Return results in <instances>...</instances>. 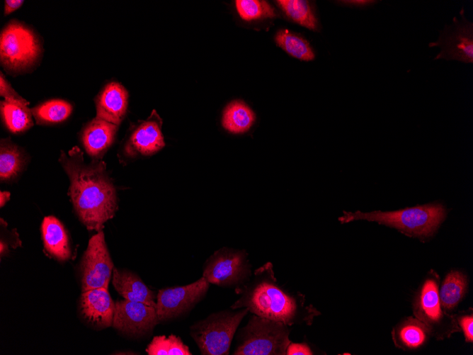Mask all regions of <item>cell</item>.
<instances>
[{
  "label": "cell",
  "mask_w": 473,
  "mask_h": 355,
  "mask_svg": "<svg viewBox=\"0 0 473 355\" xmlns=\"http://www.w3.org/2000/svg\"><path fill=\"white\" fill-rule=\"evenodd\" d=\"M1 113L6 126L12 133L23 132L33 125L31 110L20 102L1 101Z\"/></svg>",
  "instance_id": "20"
},
{
  "label": "cell",
  "mask_w": 473,
  "mask_h": 355,
  "mask_svg": "<svg viewBox=\"0 0 473 355\" xmlns=\"http://www.w3.org/2000/svg\"><path fill=\"white\" fill-rule=\"evenodd\" d=\"M114 269L102 230L89 241L80 265L82 291L108 288Z\"/></svg>",
  "instance_id": "10"
},
{
  "label": "cell",
  "mask_w": 473,
  "mask_h": 355,
  "mask_svg": "<svg viewBox=\"0 0 473 355\" xmlns=\"http://www.w3.org/2000/svg\"><path fill=\"white\" fill-rule=\"evenodd\" d=\"M0 94L4 98V100L20 102L27 106L29 104L28 101L14 91L1 72L0 73Z\"/></svg>",
  "instance_id": "29"
},
{
  "label": "cell",
  "mask_w": 473,
  "mask_h": 355,
  "mask_svg": "<svg viewBox=\"0 0 473 355\" xmlns=\"http://www.w3.org/2000/svg\"><path fill=\"white\" fill-rule=\"evenodd\" d=\"M210 283L202 276L193 283L162 288L156 296L158 320L164 322L190 312L206 295Z\"/></svg>",
  "instance_id": "8"
},
{
  "label": "cell",
  "mask_w": 473,
  "mask_h": 355,
  "mask_svg": "<svg viewBox=\"0 0 473 355\" xmlns=\"http://www.w3.org/2000/svg\"><path fill=\"white\" fill-rule=\"evenodd\" d=\"M345 4H353L357 6H367L375 3V1H344Z\"/></svg>",
  "instance_id": "33"
},
{
  "label": "cell",
  "mask_w": 473,
  "mask_h": 355,
  "mask_svg": "<svg viewBox=\"0 0 473 355\" xmlns=\"http://www.w3.org/2000/svg\"><path fill=\"white\" fill-rule=\"evenodd\" d=\"M41 50L36 34L18 21L10 22L1 33V63L6 71L20 72L32 67Z\"/></svg>",
  "instance_id": "6"
},
{
  "label": "cell",
  "mask_w": 473,
  "mask_h": 355,
  "mask_svg": "<svg viewBox=\"0 0 473 355\" xmlns=\"http://www.w3.org/2000/svg\"><path fill=\"white\" fill-rule=\"evenodd\" d=\"M146 351L149 355H192L188 346L175 334L154 337Z\"/></svg>",
  "instance_id": "27"
},
{
  "label": "cell",
  "mask_w": 473,
  "mask_h": 355,
  "mask_svg": "<svg viewBox=\"0 0 473 355\" xmlns=\"http://www.w3.org/2000/svg\"><path fill=\"white\" fill-rule=\"evenodd\" d=\"M275 40L287 53L300 60L311 61L315 57L309 42L288 30H280L275 36Z\"/></svg>",
  "instance_id": "23"
},
{
  "label": "cell",
  "mask_w": 473,
  "mask_h": 355,
  "mask_svg": "<svg viewBox=\"0 0 473 355\" xmlns=\"http://www.w3.org/2000/svg\"><path fill=\"white\" fill-rule=\"evenodd\" d=\"M25 163L21 149L9 138L1 139L0 144V178L7 181L16 177Z\"/></svg>",
  "instance_id": "21"
},
{
  "label": "cell",
  "mask_w": 473,
  "mask_h": 355,
  "mask_svg": "<svg viewBox=\"0 0 473 355\" xmlns=\"http://www.w3.org/2000/svg\"><path fill=\"white\" fill-rule=\"evenodd\" d=\"M11 194L8 191H1L0 193V205L3 207L4 205L10 199Z\"/></svg>",
  "instance_id": "34"
},
{
  "label": "cell",
  "mask_w": 473,
  "mask_h": 355,
  "mask_svg": "<svg viewBox=\"0 0 473 355\" xmlns=\"http://www.w3.org/2000/svg\"><path fill=\"white\" fill-rule=\"evenodd\" d=\"M23 0H6L4 1V15L7 16L21 6Z\"/></svg>",
  "instance_id": "32"
},
{
  "label": "cell",
  "mask_w": 473,
  "mask_h": 355,
  "mask_svg": "<svg viewBox=\"0 0 473 355\" xmlns=\"http://www.w3.org/2000/svg\"><path fill=\"white\" fill-rule=\"evenodd\" d=\"M115 303L108 288H98L82 291L81 312L86 320L95 326L106 328L113 325Z\"/></svg>",
  "instance_id": "13"
},
{
  "label": "cell",
  "mask_w": 473,
  "mask_h": 355,
  "mask_svg": "<svg viewBox=\"0 0 473 355\" xmlns=\"http://www.w3.org/2000/svg\"><path fill=\"white\" fill-rule=\"evenodd\" d=\"M292 327L252 314L236 334L234 355H285Z\"/></svg>",
  "instance_id": "4"
},
{
  "label": "cell",
  "mask_w": 473,
  "mask_h": 355,
  "mask_svg": "<svg viewBox=\"0 0 473 355\" xmlns=\"http://www.w3.org/2000/svg\"><path fill=\"white\" fill-rule=\"evenodd\" d=\"M203 276L210 284L236 288L247 282L251 275V264L245 250L222 247L205 261Z\"/></svg>",
  "instance_id": "7"
},
{
  "label": "cell",
  "mask_w": 473,
  "mask_h": 355,
  "mask_svg": "<svg viewBox=\"0 0 473 355\" xmlns=\"http://www.w3.org/2000/svg\"><path fill=\"white\" fill-rule=\"evenodd\" d=\"M234 291L239 298L232 310L247 308L252 314L290 327L311 325L320 315L312 304L306 303L304 294L278 283L271 262L255 269L250 279Z\"/></svg>",
  "instance_id": "2"
},
{
  "label": "cell",
  "mask_w": 473,
  "mask_h": 355,
  "mask_svg": "<svg viewBox=\"0 0 473 355\" xmlns=\"http://www.w3.org/2000/svg\"><path fill=\"white\" fill-rule=\"evenodd\" d=\"M72 111V105L61 99L49 100L31 109L36 123L40 125L62 122Z\"/></svg>",
  "instance_id": "22"
},
{
  "label": "cell",
  "mask_w": 473,
  "mask_h": 355,
  "mask_svg": "<svg viewBox=\"0 0 473 355\" xmlns=\"http://www.w3.org/2000/svg\"><path fill=\"white\" fill-rule=\"evenodd\" d=\"M440 305L437 282L428 278L416 298L414 312L429 331L439 329L445 321L447 315L443 312Z\"/></svg>",
  "instance_id": "14"
},
{
  "label": "cell",
  "mask_w": 473,
  "mask_h": 355,
  "mask_svg": "<svg viewBox=\"0 0 473 355\" xmlns=\"http://www.w3.org/2000/svg\"><path fill=\"white\" fill-rule=\"evenodd\" d=\"M460 324L464 332L466 340L472 342L473 341V317L472 315H466L460 320Z\"/></svg>",
  "instance_id": "31"
},
{
  "label": "cell",
  "mask_w": 473,
  "mask_h": 355,
  "mask_svg": "<svg viewBox=\"0 0 473 355\" xmlns=\"http://www.w3.org/2000/svg\"><path fill=\"white\" fill-rule=\"evenodd\" d=\"M112 283L123 299L140 302L156 308L155 297L152 291L135 273L114 268Z\"/></svg>",
  "instance_id": "17"
},
{
  "label": "cell",
  "mask_w": 473,
  "mask_h": 355,
  "mask_svg": "<svg viewBox=\"0 0 473 355\" xmlns=\"http://www.w3.org/2000/svg\"><path fill=\"white\" fill-rule=\"evenodd\" d=\"M255 119V113L244 102L234 101L225 107L222 124L227 131L240 134L249 130Z\"/></svg>",
  "instance_id": "19"
},
{
  "label": "cell",
  "mask_w": 473,
  "mask_h": 355,
  "mask_svg": "<svg viewBox=\"0 0 473 355\" xmlns=\"http://www.w3.org/2000/svg\"><path fill=\"white\" fill-rule=\"evenodd\" d=\"M464 13L462 8L460 18L454 17L450 24H446L440 30L438 39L428 44L430 47H438L440 49L434 60L473 63V23L467 20Z\"/></svg>",
  "instance_id": "9"
},
{
  "label": "cell",
  "mask_w": 473,
  "mask_h": 355,
  "mask_svg": "<svg viewBox=\"0 0 473 355\" xmlns=\"http://www.w3.org/2000/svg\"><path fill=\"white\" fill-rule=\"evenodd\" d=\"M162 120L156 112L136 125L131 130L123 146V154L128 158L149 156L155 154L164 145L161 133Z\"/></svg>",
  "instance_id": "12"
},
{
  "label": "cell",
  "mask_w": 473,
  "mask_h": 355,
  "mask_svg": "<svg viewBox=\"0 0 473 355\" xmlns=\"http://www.w3.org/2000/svg\"><path fill=\"white\" fill-rule=\"evenodd\" d=\"M96 118L119 125L126 113L128 92L120 83L107 84L96 98Z\"/></svg>",
  "instance_id": "15"
},
{
  "label": "cell",
  "mask_w": 473,
  "mask_h": 355,
  "mask_svg": "<svg viewBox=\"0 0 473 355\" xmlns=\"http://www.w3.org/2000/svg\"><path fill=\"white\" fill-rule=\"evenodd\" d=\"M247 308L224 310L209 315L190 327V334L202 355H227Z\"/></svg>",
  "instance_id": "5"
},
{
  "label": "cell",
  "mask_w": 473,
  "mask_h": 355,
  "mask_svg": "<svg viewBox=\"0 0 473 355\" xmlns=\"http://www.w3.org/2000/svg\"><path fill=\"white\" fill-rule=\"evenodd\" d=\"M235 5L239 16L246 21L273 18L276 15L273 7L266 1L236 0Z\"/></svg>",
  "instance_id": "28"
},
{
  "label": "cell",
  "mask_w": 473,
  "mask_h": 355,
  "mask_svg": "<svg viewBox=\"0 0 473 355\" xmlns=\"http://www.w3.org/2000/svg\"><path fill=\"white\" fill-rule=\"evenodd\" d=\"M118 126L94 118L84 128L81 139L86 152L92 157L100 159L114 141Z\"/></svg>",
  "instance_id": "16"
},
{
  "label": "cell",
  "mask_w": 473,
  "mask_h": 355,
  "mask_svg": "<svg viewBox=\"0 0 473 355\" xmlns=\"http://www.w3.org/2000/svg\"><path fill=\"white\" fill-rule=\"evenodd\" d=\"M467 286L465 276L458 271H451L445 278L439 297L445 309H453L462 298Z\"/></svg>",
  "instance_id": "25"
},
{
  "label": "cell",
  "mask_w": 473,
  "mask_h": 355,
  "mask_svg": "<svg viewBox=\"0 0 473 355\" xmlns=\"http://www.w3.org/2000/svg\"><path fill=\"white\" fill-rule=\"evenodd\" d=\"M276 2L290 19L312 30H317V19L309 1L303 0H278Z\"/></svg>",
  "instance_id": "24"
},
{
  "label": "cell",
  "mask_w": 473,
  "mask_h": 355,
  "mask_svg": "<svg viewBox=\"0 0 473 355\" xmlns=\"http://www.w3.org/2000/svg\"><path fill=\"white\" fill-rule=\"evenodd\" d=\"M428 332V327L421 321L410 318L397 329L394 337L403 346L414 349L425 342Z\"/></svg>",
  "instance_id": "26"
},
{
  "label": "cell",
  "mask_w": 473,
  "mask_h": 355,
  "mask_svg": "<svg viewBox=\"0 0 473 355\" xmlns=\"http://www.w3.org/2000/svg\"><path fill=\"white\" fill-rule=\"evenodd\" d=\"M445 215V209L441 204L430 203L395 211H343L338 220L341 223L358 220L373 221L394 227L407 235L426 237L434 234Z\"/></svg>",
  "instance_id": "3"
},
{
  "label": "cell",
  "mask_w": 473,
  "mask_h": 355,
  "mask_svg": "<svg viewBox=\"0 0 473 355\" xmlns=\"http://www.w3.org/2000/svg\"><path fill=\"white\" fill-rule=\"evenodd\" d=\"M45 250L59 261L68 259L72 254L69 240L62 222L54 216L45 217L41 225Z\"/></svg>",
  "instance_id": "18"
},
{
  "label": "cell",
  "mask_w": 473,
  "mask_h": 355,
  "mask_svg": "<svg viewBox=\"0 0 473 355\" xmlns=\"http://www.w3.org/2000/svg\"><path fill=\"white\" fill-rule=\"evenodd\" d=\"M59 161L69 176V195L80 220L88 230L101 231L118 210L115 188L103 161L86 163L77 146L67 154L60 152Z\"/></svg>",
  "instance_id": "1"
},
{
  "label": "cell",
  "mask_w": 473,
  "mask_h": 355,
  "mask_svg": "<svg viewBox=\"0 0 473 355\" xmlns=\"http://www.w3.org/2000/svg\"><path fill=\"white\" fill-rule=\"evenodd\" d=\"M310 347L305 342H290L286 350V355H312Z\"/></svg>",
  "instance_id": "30"
},
{
  "label": "cell",
  "mask_w": 473,
  "mask_h": 355,
  "mask_svg": "<svg viewBox=\"0 0 473 355\" xmlns=\"http://www.w3.org/2000/svg\"><path fill=\"white\" fill-rule=\"evenodd\" d=\"M159 322L154 306L125 299L115 302L112 326L125 334L132 337L145 335Z\"/></svg>",
  "instance_id": "11"
}]
</instances>
